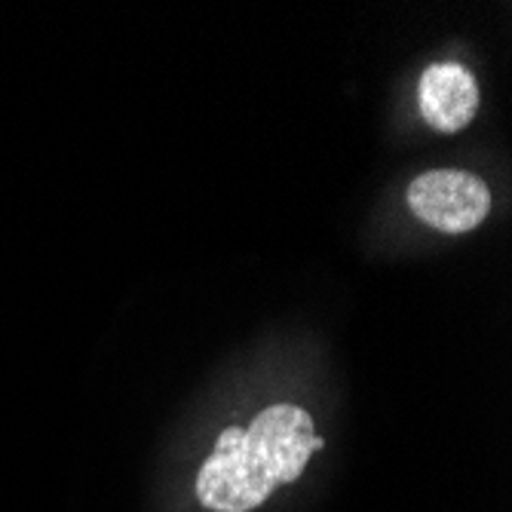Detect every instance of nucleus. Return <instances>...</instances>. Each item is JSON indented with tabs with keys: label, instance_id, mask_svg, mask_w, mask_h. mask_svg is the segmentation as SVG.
Listing matches in <instances>:
<instances>
[{
	"label": "nucleus",
	"instance_id": "f257e3e1",
	"mask_svg": "<svg viewBox=\"0 0 512 512\" xmlns=\"http://www.w3.org/2000/svg\"><path fill=\"white\" fill-rule=\"evenodd\" d=\"M322 445L313 417L301 405H267L249 427L221 430L197 470V500L209 512H252L264 506L276 488L298 482Z\"/></svg>",
	"mask_w": 512,
	"mask_h": 512
},
{
	"label": "nucleus",
	"instance_id": "f03ea898",
	"mask_svg": "<svg viewBox=\"0 0 512 512\" xmlns=\"http://www.w3.org/2000/svg\"><path fill=\"white\" fill-rule=\"evenodd\" d=\"M408 209L442 234H470L491 212V191L473 172L433 169L408 184Z\"/></svg>",
	"mask_w": 512,
	"mask_h": 512
},
{
	"label": "nucleus",
	"instance_id": "7ed1b4c3",
	"mask_svg": "<svg viewBox=\"0 0 512 512\" xmlns=\"http://www.w3.org/2000/svg\"><path fill=\"white\" fill-rule=\"evenodd\" d=\"M417 105L436 132H460L479 111V83L460 62H433L417 80Z\"/></svg>",
	"mask_w": 512,
	"mask_h": 512
}]
</instances>
